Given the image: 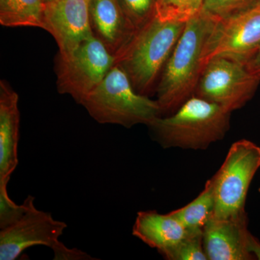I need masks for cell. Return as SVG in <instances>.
I'll list each match as a JSON object with an SVG mask.
<instances>
[{"label":"cell","mask_w":260,"mask_h":260,"mask_svg":"<svg viewBox=\"0 0 260 260\" xmlns=\"http://www.w3.org/2000/svg\"><path fill=\"white\" fill-rule=\"evenodd\" d=\"M90 18L94 37L116 58L136 32L119 0H90Z\"/></svg>","instance_id":"12"},{"label":"cell","mask_w":260,"mask_h":260,"mask_svg":"<svg viewBox=\"0 0 260 260\" xmlns=\"http://www.w3.org/2000/svg\"><path fill=\"white\" fill-rule=\"evenodd\" d=\"M203 232H189L181 242L160 254L168 260H208L203 246Z\"/></svg>","instance_id":"17"},{"label":"cell","mask_w":260,"mask_h":260,"mask_svg":"<svg viewBox=\"0 0 260 260\" xmlns=\"http://www.w3.org/2000/svg\"><path fill=\"white\" fill-rule=\"evenodd\" d=\"M90 3V0H51L46 3L44 30L55 39L59 55H69L82 43L94 37Z\"/></svg>","instance_id":"10"},{"label":"cell","mask_w":260,"mask_h":260,"mask_svg":"<svg viewBox=\"0 0 260 260\" xmlns=\"http://www.w3.org/2000/svg\"><path fill=\"white\" fill-rule=\"evenodd\" d=\"M260 168V147L248 140L233 143L213 182V218H229L246 213V200Z\"/></svg>","instance_id":"5"},{"label":"cell","mask_w":260,"mask_h":260,"mask_svg":"<svg viewBox=\"0 0 260 260\" xmlns=\"http://www.w3.org/2000/svg\"><path fill=\"white\" fill-rule=\"evenodd\" d=\"M49 1H51V0H45L46 3H48Z\"/></svg>","instance_id":"24"},{"label":"cell","mask_w":260,"mask_h":260,"mask_svg":"<svg viewBox=\"0 0 260 260\" xmlns=\"http://www.w3.org/2000/svg\"><path fill=\"white\" fill-rule=\"evenodd\" d=\"M45 0H0V24L44 29Z\"/></svg>","instance_id":"15"},{"label":"cell","mask_w":260,"mask_h":260,"mask_svg":"<svg viewBox=\"0 0 260 260\" xmlns=\"http://www.w3.org/2000/svg\"><path fill=\"white\" fill-rule=\"evenodd\" d=\"M259 192L260 193V187H259Z\"/></svg>","instance_id":"25"},{"label":"cell","mask_w":260,"mask_h":260,"mask_svg":"<svg viewBox=\"0 0 260 260\" xmlns=\"http://www.w3.org/2000/svg\"><path fill=\"white\" fill-rule=\"evenodd\" d=\"M259 83L260 78L253 75L244 63L217 56L203 68L194 95L232 113L252 99Z\"/></svg>","instance_id":"6"},{"label":"cell","mask_w":260,"mask_h":260,"mask_svg":"<svg viewBox=\"0 0 260 260\" xmlns=\"http://www.w3.org/2000/svg\"><path fill=\"white\" fill-rule=\"evenodd\" d=\"M231 114L218 104L193 95L175 112L158 116L148 126L162 148L206 150L225 138Z\"/></svg>","instance_id":"3"},{"label":"cell","mask_w":260,"mask_h":260,"mask_svg":"<svg viewBox=\"0 0 260 260\" xmlns=\"http://www.w3.org/2000/svg\"><path fill=\"white\" fill-rule=\"evenodd\" d=\"M205 0H158L157 8L187 22L201 11Z\"/></svg>","instance_id":"21"},{"label":"cell","mask_w":260,"mask_h":260,"mask_svg":"<svg viewBox=\"0 0 260 260\" xmlns=\"http://www.w3.org/2000/svg\"><path fill=\"white\" fill-rule=\"evenodd\" d=\"M81 105L100 124L126 128L137 124L149 126L161 113L158 102L138 93L127 74L118 64L111 68Z\"/></svg>","instance_id":"4"},{"label":"cell","mask_w":260,"mask_h":260,"mask_svg":"<svg viewBox=\"0 0 260 260\" xmlns=\"http://www.w3.org/2000/svg\"><path fill=\"white\" fill-rule=\"evenodd\" d=\"M54 252V259L61 260H88L95 259L85 251L78 249H70L62 242H59L52 249Z\"/></svg>","instance_id":"22"},{"label":"cell","mask_w":260,"mask_h":260,"mask_svg":"<svg viewBox=\"0 0 260 260\" xmlns=\"http://www.w3.org/2000/svg\"><path fill=\"white\" fill-rule=\"evenodd\" d=\"M189 232L170 213L160 214L155 210L140 211L133 228V235L159 254L175 246Z\"/></svg>","instance_id":"14"},{"label":"cell","mask_w":260,"mask_h":260,"mask_svg":"<svg viewBox=\"0 0 260 260\" xmlns=\"http://www.w3.org/2000/svg\"><path fill=\"white\" fill-rule=\"evenodd\" d=\"M259 46L260 1L237 14L215 20L202 53L201 73L217 56L246 64Z\"/></svg>","instance_id":"8"},{"label":"cell","mask_w":260,"mask_h":260,"mask_svg":"<svg viewBox=\"0 0 260 260\" xmlns=\"http://www.w3.org/2000/svg\"><path fill=\"white\" fill-rule=\"evenodd\" d=\"M215 209L213 182L212 178L205 183V188L189 204L170 212L188 232H203Z\"/></svg>","instance_id":"16"},{"label":"cell","mask_w":260,"mask_h":260,"mask_svg":"<svg viewBox=\"0 0 260 260\" xmlns=\"http://www.w3.org/2000/svg\"><path fill=\"white\" fill-rule=\"evenodd\" d=\"M254 237L248 229L247 213L229 218L211 217L203 229V246L208 260H253Z\"/></svg>","instance_id":"11"},{"label":"cell","mask_w":260,"mask_h":260,"mask_svg":"<svg viewBox=\"0 0 260 260\" xmlns=\"http://www.w3.org/2000/svg\"><path fill=\"white\" fill-rule=\"evenodd\" d=\"M186 23L156 7L153 16L116 58L115 64L124 70L138 93L148 96L153 90Z\"/></svg>","instance_id":"1"},{"label":"cell","mask_w":260,"mask_h":260,"mask_svg":"<svg viewBox=\"0 0 260 260\" xmlns=\"http://www.w3.org/2000/svg\"><path fill=\"white\" fill-rule=\"evenodd\" d=\"M68 225L51 213L37 209L34 202L18 221L0 232V259L15 260L25 249L46 246L51 249L59 242Z\"/></svg>","instance_id":"9"},{"label":"cell","mask_w":260,"mask_h":260,"mask_svg":"<svg viewBox=\"0 0 260 260\" xmlns=\"http://www.w3.org/2000/svg\"><path fill=\"white\" fill-rule=\"evenodd\" d=\"M34 200L29 195L23 204L18 205L10 199L8 189H0V229L10 226L21 218Z\"/></svg>","instance_id":"20"},{"label":"cell","mask_w":260,"mask_h":260,"mask_svg":"<svg viewBox=\"0 0 260 260\" xmlns=\"http://www.w3.org/2000/svg\"><path fill=\"white\" fill-rule=\"evenodd\" d=\"M260 0H205L201 11L215 20L237 14Z\"/></svg>","instance_id":"19"},{"label":"cell","mask_w":260,"mask_h":260,"mask_svg":"<svg viewBox=\"0 0 260 260\" xmlns=\"http://www.w3.org/2000/svg\"><path fill=\"white\" fill-rule=\"evenodd\" d=\"M115 62V56L97 38L87 39L69 55L58 54L56 62L58 91L70 95L81 104Z\"/></svg>","instance_id":"7"},{"label":"cell","mask_w":260,"mask_h":260,"mask_svg":"<svg viewBox=\"0 0 260 260\" xmlns=\"http://www.w3.org/2000/svg\"><path fill=\"white\" fill-rule=\"evenodd\" d=\"M126 18L135 30H139L156 11L158 0H119Z\"/></svg>","instance_id":"18"},{"label":"cell","mask_w":260,"mask_h":260,"mask_svg":"<svg viewBox=\"0 0 260 260\" xmlns=\"http://www.w3.org/2000/svg\"><path fill=\"white\" fill-rule=\"evenodd\" d=\"M215 19L200 11L186 23L156 87L160 116L170 115L194 95L201 75V57Z\"/></svg>","instance_id":"2"},{"label":"cell","mask_w":260,"mask_h":260,"mask_svg":"<svg viewBox=\"0 0 260 260\" xmlns=\"http://www.w3.org/2000/svg\"><path fill=\"white\" fill-rule=\"evenodd\" d=\"M245 64L253 75L260 78V46Z\"/></svg>","instance_id":"23"},{"label":"cell","mask_w":260,"mask_h":260,"mask_svg":"<svg viewBox=\"0 0 260 260\" xmlns=\"http://www.w3.org/2000/svg\"><path fill=\"white\" fill-rule=\"evenodd\" d=\"M18 93L0 81V186H8L18 164L20 113Z\"/></svg>","instance_id":"13"}]
</instances>
